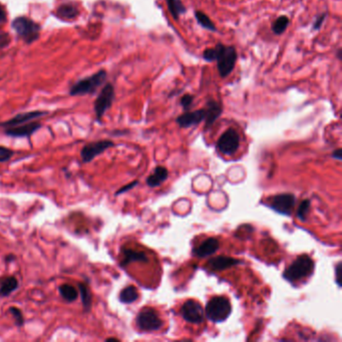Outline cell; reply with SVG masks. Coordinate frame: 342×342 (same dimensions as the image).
Here are the masks:
<instances>
[{
  "mask_svg": "<svg viewBox=\"0 0 342 342\" xmlns=\"http://www.w3.org/2000/svg\"><path fill=\"white\" fill-rule=\"evenodd\" d=\"M216 57L215 61H217V68L219 76L222 79L228 78L235 68L236 62L238 60V53L234 46L224 45L218 43L215 46Z\"/></svg>",
  "mask_w": 342,
  "mask_h": 342,
  "instance_id": "1",
  "label": "cell"
},
{
  "mask_svg": "<svg viewBox=\"0 0 342 342\" xmlns=\"http://www.w3.org/2000/svg\"><path fill=\"white\" fill-rule=\"evenodd\" d=\"M314 270V262L308 255H301L284 272L283 276L289 282H296L310 276Z\"/></svg>",
  "mask_w": 342,
  "mask_h": 342,
  "instance_id": "2",
  "label": "cell"
},
{
  "mask_svg": "<svg viewBox=\"0 0 342 342\" xmlns=\"http://www.w3.org/2000/svg\"><path fill=\"white\" fill-rule=\"evenodd\" d=\"M232 306L229 299L224 296H216L208 302L206 316L210 321L219 323L225 321L231 314Z\"/></svg>",
  "mask_w": 342,
  "mask_h": 342,
  "instance_id": "3",
  "label": "cell"
},
{
  "mask_svg": "<svg viewBox=\"0 0 342 342\" xmlns=\"http://www.w3.org/2000/svg\"><path fill=\"white\" fill-rule=\"evenodd\" d=\"M106 80V71L101 69L95 75L82 79L70 87V96H84L94 94Z\"/></svg>",
  "mask_w": 342,
  "mask_h": 342,
  "instance_id": "4",
  "label": "cell"
},
{
  "mask_svg": "<svg viewBox=\"0 0 342 342\" xmlns=\"http://www.w3.org/2000/svg\"><path fill=\"white\" fill-rule=\"evenodd\" d=\"M12 28L27 43H31L40 38L41 26L26 16H20L12 21Z\"/></svg>",
  "mask_w": 342,
  "mask_h": 342,
  "instance_id": "5",
  "label": "cell"
},
{
  "mask_svg": "<svg viewBox=\"0 0 342 342\" xmlns=\"http://www.w3.org/2000/svg\"><path fill=\"white\" fill-rule=\"evenodd\" d=\"M136 322L137 326L142 331H157L163 326V320L153 308L141 309Z\"/></svg>",
  "mask_w": 342,
  "mask_h": 342,
  "instance_id": "6",
  "label": "cell"
},
{
  "mask_svg": "<svg viewBox=\"0 0 342 342\" xmlns=\"http://www.w3.org/2000/svg\"><path fill=\"white\" fill-rule=\"evenodd\" d=\"M115 100V88L112 83H106L95 101V113L97 120L101 121L104 114L111 109Z\"/></svg>",
  "mask_w": 342,
  "mask_h": 342,
  "instance_id": "7",
  "label": "cell"
},
{
  "mask_svg": "<svg viewBox=\"0 0 342 342\" xmlns=\"http://www.w3.org/2000/svg\"><path fill=\"white\" fill-rule=\"evenodd\" d=\"M115 147L114 141L110 140H100L92 141L82 147L81 151V161L83 164H87L93 161L95 158L104 153L107 149Z\"/></svg>",
  "mask_w": 342,
  "mask_h": 342,
  "instance_id": "8",
  "label": "cell"
},
{
  "mask_svg": "<svg viewBox=\"0 0 342 342\" xmlns=\"http://www.w3.org/2000/svg\"><path fill=\"white\" fill-rule=\"evenodd\" d=\"M240 146V136L234 129H228L219 138L217 147L223 155L231 156L237 152Z\"/></svg>",
  "mask_w": 342,
  "mask_h": 342,
  "instance_id": "9",
  "label": "cell"
},
{
  "mask_svg": "<svg viewBox=\"0 0 342 342\" xmlns=\"http://www.w3.org/2000/svg\"><path fill=\"white\" fill-rule=\"evenodd\" d=\"M181 314L183 318L192 324H201L205 319V311L199 302L188 300L182 306Z\"/></svg>",
  "mask_w": 342,
  "mask_h": 342,
  "instance_id": "10",
  "label": "cell"
},
{
  "mask_svg": "<svg viewBox=\"0 0 342 342\" xmlns=\"http://www.w3.org/2000/svg\"><path fill=\"white\" fill-rule=\"evenodd\" d=\"M295 196L292 194H279L271 199L270 207L282 215H290L295 206Z\"/></svg>",
  "mask_w": 342,
  "mask_h": 342,
  "instance_id": "11",
  "label": "cell"
},
{
  "mask_svg": "<svg viewBox=\"0 0 342 342\" xmlns=\"http://www.w3.org/2000/svg\"><path fill=\"white\" fill-rule=\"evenodd\" d=\"M41 123L39 121H29L21 125L5 128L4 134L11 138H29L41 129Z\"/></svg>",
  "mask_w": 342,
  "mask_h": 342,
  "instance_id": "12",
  "label": "cell"
},
{
  "mask_svg": "<svg viewBox=\"0 0 342 342\" xmlns=\"http://www.w3.org/2000/svg\"><path fill=\"white\" fill-rule=\"evenodd\" d=\"M48 112H42V111H32V112H26V113H21L16 116H14L12 119L8 121L0 122V127L2 128H11V127H16L21 125L23 123L29 122V121H34L37 119H40L43 116H46Z\"/></svg>",
  "mask_w": 342,
  "mask_h": 342,
  "instance_id": "13",
  "label": "cell"
},
{
  "mask_svg": "<svg viewBox=\"0 0 342 342\" xmlns=\"http://www.w3.org/2000/svg\"><path fill=\"white\" fill-rule=\"evenodd\" d=\"M205 116H206L205 109L193 111V112L188 111L181 116H179L176 121L183 129H188V128L201 123L202 121L205 120Z\"/></svg>",
  "mask_w": 342,
  "mask_h": 342,
  "instance_id": "14",
  "label": "cell"
},
{
  "mask_svg": "<svg viewBox=\"0 0 342 342\" xmlns=\"http://www.w3.org/2000/svg\"><path fill=\"white\" fill-rule=\"evenodd\" d=\"M206 112L205 116V130L208 131L214 122L217 121L222 115V105L214 99H208L206 101V106L204 107Z\"/></svg>",
  "mask_w": 342,
  "mask_h": 342,
  "instance_id": "15",
  "label": "cell"
},
{
  "mask_svg": "<svg viewBox=\"0 0 342 342\" xmlns=\"http://www.w3.org/2000/svg\"><path fill=\"white\" fill-rule=\"evenodd\" d=\"M220 248V242L216 238H208L205 241L199 245L196 249H194V255L199 257V258H204L206 256H210L212 254H215Z\"/></svg>",
  "mask_w": 342,
  "mask_h": 342,
  "instance_id": "16",
  "label": "cell"
},
{
  "mask_svg": "<svg viewBox=\"0 0 342 342\" xmlns=\"http://www.w3.org/2000/svg\"><path fill=\"white\" fill-rule=\"evenodd\" d=\"M238 264H240L239 260L227 256H218L210 259L208 262V265L211 267V269L215 271H222L231 268L233 266H236Z\"/></svg>",
  "mask_w": 342,
  "mask_h": 342,
  "instance_id": "17",
  "label": "cell"
},
{
  "mask_svg": "<svg viewBox=\"0 0 342 342\" xmlns=\"http://www.w3.org/2000/svg\"><path fill=\"white\" fill-rule=\"evenodd\" d=\"M122 259L121 261V267H125L134 262H148V257L145 253L136 251L134 249L124 248L121 251Z\"/></svg>",
  "mask_w": 342,
  "mask_h": 342,
  "instance_id": "18",
  "label": "cell"
},
{
  "mask_svg": "<svg viewBox=\"0 0 342 342\" xmlns=\"http://www.w3.org/2000/svg\"><path fill=\"white\" fill-rule=\"evenodd\" d=\"M19 280L14 276L4 277L0 281V297H8L19 288Z\"/></svg>",
  "mask_w": 342,
  "mask_h": 342,
  "instance_id": "19",
  "label": "cell"
},
{
  "mask_svg": "<svg viewBox=\"0 0 342 342\" xmlns=\"http://www.w3.org/2000/svg\"><path fill=\"white\" fill-rule=\"evenodd\" d=\"M168 176L169 172L165 167H157L154 173L148 177L147 184L151 188H156L166 181L168 179Z\"/></svg>",
  "mask_w": 342,
  "mask_h": 342,
  "instance_id": "20",
  "label": "cell"
},
{
  "mask_svg": "<svg viewBox=\"0 0 342 342\" xmlns=\"http://www.w3.org/2000/svg\"><path fill=\"white\" fill-rule=\"evenodd\" d=\"M78 7L71 3H63L57 8V16L61 20H74L79 15Z\"/></svg>",
  "mask_w": 342,
  "mask_h": 342,
  "instance_id": "21",
  "label": "cell"
},
{
  "mask_svg": "<svg viewBox=\"0 0 342 342\" xmlns=\"http://www.w3.org/2000/svg\"><path fill=\"white\" fill-rule=\"evenodd\" d=\"M79 294L81 295V303L83 312L88 313L93 307V295L88 286L84 283H79Z\"/></svg>",
  "mask_w": 342,
  "mask_h": 342,
  "instance_id": "22",
  "label": "cell"
},
{
  "mask_svg": "<svg viewBox=\"0 0 342 342\" xmlns=\"http://www.w3.org/2000/svg\"><path fill=\"white\" fill-rule=\"evenodd\" d=\"M168 10L174 21H178L180 16L187 12V8L182 0H166Z\"/></svg>",
  "mask_w": 342,
  "mask_h": 342,
  "instance_id": "23",
  "label": "cell"
},
{
  "mask_svg": "<svg viewBox=\"0 0 342 342\" xmlns=\"http://www.w3.org/2000/svg\"><path fill=\"white\" fill-rule=\"evenodd\" d=\"M139 298V292L137 288L133 285L124 287L120 293L119 299L121 303L123 304H132L134 302L137 301Z\"/></svg>",
  "mask_w": 342,
  "mask_h": 342,
  "instance_id": "24",
  "label": "cell"
},
{
  "mask_svg": "<svg viewBox=\"0 0 342 342\" xmlns=\"http://www.w3.org/2000/svg\"><path fill=\"white\" fill-rule=\"evenodd\" d=\"M59 292L63 300H65L67 303L77 301L79 298V291L76 289V287L69 284L61 285L59 287Z\"/></svg>",
  "mask_w": 342,
  "mask_h": 342,
  "instance_id": "25",
  "label": "cell"
},
{
  "mask_svg": "<svg viewBox=\"0 0 342 342\" xmlns=\"http://www.w3.org/2000/svg\"><path fill=\"white\" fill-rule=\"evenodd\" d=\"M194 14H195L196 21L201 25L203 28H205V29H207L211 32H216L217 31V27H216L215 23L205 12L200 11V10H196Z\"/></svg>",
  "mask_w": 342,
  "mask_h": 342,
  "instance_id": "26",
  "label": "cell"
},
{
  "mask_svg": "<svg viewBox=\"0 0 342 342\" xmlns=\"http://www.w3.org/2000/svg\"><path fill=\"white\" fill-rule=\"evenodd\" d=\"M289 23H290V20L287 15H280L278 19H276V21L272 23L271 29L274 32V34L281 35L287 29Z\"/></svg>",
  "mask_w": 342,
  "mask_h": 342,
  "instance_id": "27",
  "label": "cell"
},
{
  "mask_svg": "<svg viewBox=\"0 0 342 342\" xmlns=\"http://www.w3.org/2000/svg\"><path fill=\"white\" fill-rule=\"evenodd\" d=\"M8 312L13 316V318L15 320V325L17 327H22L24 325V322H25L24 321V317H23V314H22L20 308L12 306L8 309Z\"/></svg>",
  "mask_w": 342,
  "mask_h": 342,
  "instance_id": "28",
  "label": "cell"
},
{
  "mask_svg": "<svg viewBox=\"0 0 342 342\" xmlns=\"http://www.w3.org/2000/svg\"><path fill=\"white\" fill-rule=\"evenodd\" d=\"M309 209H310V201L309 200L302 201L299 208H298V211H297V216L301 221H306V217L308 215Z\"/></svg>",
  "mask_w": 342,
  "mask_h": 342,
  "instance_id": "29",
  "label": "cell"
},
{
  "mask_svg": "<svg viewBox=\"0 0 342 342\" xmlns=\"http://www.w3.org/2000/svg\"><path fill=\"white\" fill-rule=\"evenodd\" d=\"M14 154L15 153L13 150L0 146V163H6V161H9L13 157Z\"/></svg>",
  "mask_w": 342,
  "mask_h": 342,
  "instance_id": "30",
  "label": "cell"
},
{
  "mask_svg": "<svg viewBox=\"0 0 342 342\" xmlns=\"http://www.w3.org/2000/svg\"><path fill=\"white\" fill-rule=\"evenodd\" d=\"M194 100H195V97L193 95H190V94L184 95L182 97L180 103H181V106L185 112H188L192 107V105L194 103Z\"/></svg>",
  "mask_w": 342,
  "mask_h": 342,
  "instance_id": "31",
  "label": "cell"
},
{
  "mask_svg": "<svg viewBox=\"0 0 342 342\" xmlns=\"http://www.w3.org/2000/svg\"><path fill=\"white\" fill-rule=\"evenodd\" d=\"M215 57H216V49L215 47L212 48H207L203 51V59L208 62H213L215 61Z\"/></svg>",
  "mask_w": 342,
  "mask_h": 342,
  "instance_id": "32",
  "label": "cell"
},
{
  "mask_svg": "<svg viewBox=\"0 0 342 342\" xmlns=\"http://www.w3.org/2000/svg\"><path fill=\"white\" fill-rule=\"evenodd\" d=\"M326 15H327L326 12H323L320 15H318V16L316 17V20L313 22V27H312L313 30H319V29L321 28V26L323 25L324 21L326 20Z\"/></svg>",
  "mask_w": 342,
  "mask_h": 342,
  "instance_id": "33",
  "label": "cell"
},
{
  "mask_svg": "<svg viewBox=\"0 0 342 342\" xmlns=\"http://www.w3.org/2000/svg\"><path fill=\"white\" fill-rule=\"evenodd\" d=\"M138 183H139V182L134 181L133 183H131V184H128V185L123 186V187L121 188L119 191L116 192V196H119V195H121V194H123V193H125V192H129L130 190H132L133 188H135V187L138 185Z\"/></svg>",
  "mask_w": 342,
  "mask_h": 342,
  "instance_id": "34",
  "label": "cell"
},
{
  "mask_svg": "<svg viewBox=\"0 0 342 342\" xmlns=\"http://www.w3.org/2000/svg\"><path fill=\"white\" fill-rule=\"evenodd\" d=\"M341 262H338L335 267V275H336V283L339 287H341Z\"/></svg>",
  "mask_w": 342,
  "mask_h": 342,
  "instance_id": "35",
  "label": "cell"
},
{
  "mask_svg": "<svg viewBox=\"0 0 342 342\" xmlns=\"http://www.w3.org/2000/svg\"><path fill=\"white\" fill-rule=\"evenodd\" d=\"M10 41V38L8 37L7 33H1L0 34V47H4L6 46Z\"/></svg>",
  "mask_w": 342,
  "mask_h": 342,
  "instance_id": "36",
  "label": "cell"
},
{
  "mask_svg": "<svg viewBox=\"0 0 342 342\" xmlns=\"http://www.w3.org/2000/svg\"><path fill=\"white\" fill-rule=\"evenodd\" d=\"M6 21V11L3 5L0 4V24L4 23Z\"/></svg>",
  "mask_w": 342,
  "mask_h": 342,
  "instance_id": "37",
  "label": "cell"
},
{
  "mask_svg": "<svg viewBox=\"0 0 342 342\" xmlns=\"http://www.w3.org/2000/svg\"><path fill=\"white\" fill-rule=\"evenodd\" d=\"M332 157H333L334 159H336V160L340 161V160L342 159L341 149H337L336 151H334V152H333V154H332Z\"/></svg>",
  "mask_w": 342,
  "mask_h": 342,
  "instance_id": "38",
  "label": "cell"
},
{
  "mask_svg": "<svg viewBox=\"0 0 342 342\" xmlns=\"http://www.w3.org/2000/svg\"><path fill=\"white\" fill-rule=\"evenodd\" d=\"M15 260H16V256L14 254H8L5 257V262H7V263H11V262L15 261Z\"/></svg>",
  "mask_w": 342,
  "mask_h": 342,
  "instance_id": "39",
  "label": "cell"
},
{
  "mask_svg": "<svg viewBox=\"0 0 342 342\" xmlns=\"http://www.w3.org/2000/svg\"><path fill=\"white\" fill-rule=\"evenodd\" d=\"M336 58L339 60V61H341L342 60V49L341 48H338L337 49V51H336Z\"/></svg>",
  "mask_w": 342,
  "mask_h": 342,
  "instance_id": "40",
  "label": "cell"
},
{
  "mask_svg": "<svg viewBox=\"0 0 342 342\" xmlns=\"http://www.w3.org/2000/svg\"><path fill=\"white\" fill-rule=\"evenodd\" d=\"M105 341L109 342V341H117L119 342L120 340L119 339H117V338H114V337H111V338H106L105 339Z\"/></svg>",
  "mask_w": 342,
  "mask_h": 342,
  "instance_id": "41",
  "label": "cell"
}]
</instances>
